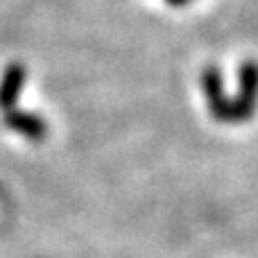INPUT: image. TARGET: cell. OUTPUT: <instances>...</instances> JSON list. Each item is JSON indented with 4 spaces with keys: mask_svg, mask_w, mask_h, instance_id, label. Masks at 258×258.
Segmentation results:
<instances>
[{
    "mask_svg": "<svg viewBox=\"0 0 258 258\" xmlns=\"http://www.w3.org/2000/svg\"><path fill=\"white\" fill-rule=\"evenodd\" d=\"M258 107V63L245 61L238 71V95L229 100L224 122L236 125V122L249 120L256 113Z\"/></svg>",
    "mask_w": 258,
    "mask_h": 258,
    "instance_id": "obj_1",
    "label": "cell"
},
{
    "mask_svg": "<svg viewBox=\"0 0 258 258\" xmlns=\"http://www.w3.org/2000/svg\"><path fill=\"white\" fill-rule=\"evenodd\" d=\"M5 125H7L12 132L21 134V136L30 138V141L39 143L48 136V122L43 120L41 116L30 111H21V109H9L5 111Z\"/></svg>",
    "mask_w": 258,
    "mask_h": 258,
    "instance_id": "obj_2",
    "label": "cell"
},
{
    "mask_svg": "<svg viewBox=\"0 0 258 258\" xmlns=\"http://www.w3.org/2000/svg\"><path fill=\"white\" fill-rule=\"evenodd\" d=\"M27 80V71L23 63H9L0 77V109L9 111L16 107L18 95L23 93V86Z\"/></svg>",
    "mask_w": 258,
    "mask_h": 258,
    "instance_id": "obj_3",
    "label": "cell"
},
{
    "mask_svg": "<svg viewBox=\"0 0 258 258\" xmlns=\"http://www.w3.org/2000/svg\"><path fill=\"white\" fill-rule=\"evenodd\" d=\"M168 5H174V7H181V5H188L190 0H165Z\"/></svg>",
    "mask_w": 258,
    "mask_h": 258,
    "instance_id": "obj_4",
    "label": "cell"
}]
</instances>
